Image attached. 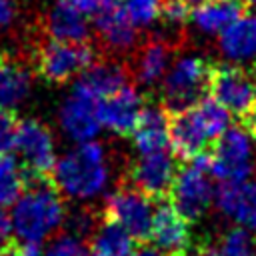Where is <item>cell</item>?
Segmentation results:
<instances>
[{"mask_svg": "<svg viewBox=\"0 0 256 256\" xmlns=\"http://www.w3.org/2000/svg\"><path fill=\"white\" fill-rule=\"evenodd\" d=\"M52 184L72 202L88 204L108 194L112 182V166L108 150L102 142L88 140L72 144L58 154L52 168Z\"/></svg>", "mask_w": 256, "mask_h": 256, "instance_id": "cell-1", "label": "cell"}, {"mask_svg": "<svg viewBox=\"0 0 256 256\" xmlns=\"http://www.w3.org/2000/svg\"><path fill=\"white\" fill-rule=\"evenodd\" d=\"M64 196L54 184H46L40 178L34 180L18 200L10 206V218L14 236L20 242H38L52 238L66 222Z\"/></svg>", "mask_w": 256, "mask_h": 256, "instance_id": "cell-2", "label": "cell"}, {"mask_svg": "<svg viewBox=\"0 0 256 256\" xmlns=\"http://www.w3.org/2000/svg\"><path fill=\"white\" fill-rule=\"evenodd\" d=\"M212 72L214 70L210 68L208 60L200 54L188 52L176 56L160 82L166 108L180 112L202 100L204 92L210 90Z\"/></svg>", "mask_w": 256, "mask_h": 256, "instance_id": "cell-3", "label": "cell"}, {"mask_svg": "<svg viewBox=\"0 0 256 256\" xmlns=\"http://www.w3.org/2000/svg\"><path fill=\"white\" fill-rule=\"evenodd\" d=\"M210 172L222 184L244 182L252 178L256 168V140L250 128L230 126L214 144Z\"/></svg>", "mask_w": 256, "mask_h": 256, "instance_id": "cell-4", "label": "cell"}, {"mask_svg": "<svg viewBox=\"0 0 256 256\" xmlns=\"http://www.w3.org/2000/svg\"><path fill=\"white\" fill-rule=\"evenodd\" d=\"M216 190L218 188H214V176L210 172V158L202 154L178 170L170 188L172 206L190 222L200 220L214 206Z\"/></svg>", "mask_w": 256, "mask_h": 256, "instance_id": "cell-5", "label": "cell"}, {"mask_svg": "<svg viewBox=\"0 0 256 256\" xmlns=\"http://www.w3.org/2000/svg\"><path fill=\"white\" fill-rule=\"evenodd\" d=\"M56 124L60 134L72 144L96 140L102 132L100 98L76 80L56 108Z\"/></svg>", "mask_w": 256, "mask_h": 256, "instance_id": "cell-6", "label": "cell"}, {"mask_svg": "<svg viewBox=\"0 0 256 256\" xmlns=\"http://www.w3.org/2000/svg\"><path fill=\"white\" fill-rule=\"evenodd\" d=\"M96 62V52L88 42H62L48 38L36 54V66L44 80L64 84L84 74Z\"/></svg>", "mask_w": 256, "mask_h": 256, "instance_id": "cell-7", "label": "cell"}, {"mask_svg": "<svg viewBox=\"0 0 256 256\" xmlns=\"http://www.w3.org/2000/svg\"><path fill=\"white\" fill-rule=\"evenodd\" d=\"M14 150L24 168L34 176L52 172L58 160L56 136L38 118H24L18 122Z\"/></svg>", "mask_w": 256, "mask_h": 256, "instance_id": "cell-8", "label": "cell"}, {"mask_svg": "<svg viewBox=\"0 0 256 256\" xmlns=\"http://www.w3.org/2000/svg\"><path fill=\"white\" fill-rule=\"evenodd\" d=\"M154 204L148 194L138 190L136 186H120L108 192L104 202L106 218L134 238H146L150 234V224L154 216Z\"/></svg>", "mask_w": 256, "mask_h": 256, "instance_id": "cell-9", "label": "cell"}, {"mask_svg": "<svg viewBox=\"0 0 256 256\" xmlns=\"http://www.w3.org/2000/svg\"><path fill=\"white\" fill-rule=\"evenodd\" d=\"M210 92L232 116H250L256 110V76L242 66L226 64L216 68Z\"/></svg>", "mask_w": 256, "mask_h": 256, "instance_id": "cell-10", "label": "cell"}, {"mask_svg": "<svg viewBox=\"0 0 256 256\" xmlns=\"http://www.w3.org/2000/svg\"><path fill=\"white\" fill-rule=\"evenodd\" d=\"M176 174V156L170 148L160 152L136 154V160L130 168L132 186H136L150 198H158L170 192Z\"/></svg>", "mask_w": 256, "mask_h": 256, "instance_id": "cell-11", "label": "cell"}, {"mask_svg": "<svg viewBox=\"0 0 256 256\" xmlns=\"http://www.w3.org/2000/svg\"><path fill=\"white\" fill-rule=\"evenodd\" d=\"M210 142H216V136L196 106L176 112L170 120V148L176 156L186 160L198 158Z\"/></svg>", "mask_w": 256, "mask_h": 256, "instance_id": "cell-12", "label": "cell"}, {"mask_svg": "<svg viewBox=\"0 0 256 256\" xmlns=\"http://www.w3.org/2000/svg\"><path fill=\"white\" fill-rule=\"evenodd\" d=\"M144 100L142 94L126 84L120 90L100 100V122L102 130L116 136H130L142 116Z\"/></svg>", "mask_w": 256, "mask_h": 256, "instance_id": "cell-13", "label": "cell"}, {"mask_svg": "<svg viewBox=\"0 0 256 256\" xmlns=\"http://www.w3.org/2000/svg\"><path fill=\"white\" fill-rule=\"evenodd\" d=\"M94 30L100 42L116 54H126L138 44L140 28L128 18L120 4H102L94 18Z\"/></svg>", "mask_w": 256, "mask_h": 256, "instance_id": "cell-14", "label": "cell"}, {"mask_svg": "<svg viewBox=\"0 0 256 256\" xmlns=\"http://www.w3.org/2000/svg\"><path fill=\"white\" fill-rule=\"evenodd\" d=\"M214 208L224 218L256 234V178L222 184L216 190Z\"/></svg>", "mask_w": 256, "mask_h": 256, "instance_id": "cell-15", "label": "cell"}, {"mask_svg": "<svg viewBox=\"0 0 256 256\" xmlns=\"http://www.w3.org/2000/svg\"><path fill=\"white\" fill-rule=\"evenodd\" d=\"M188 222L190 220L186 216H182L172 204H160L154 208L148 238L152 240L154 246H158L168 256L180 254L186 250V246L190 242Z\"/></svg>", "mask_w": 256, "mask_h": 256, "instance_id": "cell-16", "label": "cell"}, {"mask_svg": "<svg viewBox=\"0 0 256 256\" xmlns=\"http://www.w3.org/2000/svg\"><path fill=\"white\" fill-rule=\"evenodd\" d=\"M220 56L234 66L256 60V14H242L218 36Z\"/></svg>", "mask_w": 256, "mask_h": 256, "instance_id": "cell-17", "label": "cell"}, {"mask_svg": "<svg viewBox=\"0 0 256 256\" xmlns=\"http://www.w3.org/2000/svg\"><path fill=\"white\" fill-rule=\"evenodd\" d=\"M244 0H206L190 12V24L200 36H220L234 20L246 14Z\"/></svg>", "mask_w": 256, "mask_h": 256, "instance_id": "cell-18", "label": "cell"}, {"mask_svg": "<svg viewBox=\"0 0 256 256\" xmlns=\"http://www.w3.org/2000/svg\"><path fill=\"white\" fill-rule=\"evenodd\" d=\"M32 72L18 58L0 56V110L20 108L32 94Z\"/></svg>", "mask_w": 256, "mask_h": 256, "instance_id": "cell-19", "label": "cell"}, {"mask_svg": "<svg viewBox=\"0 0 256 256\" xmlns=\"http://www.w3.org/2000/svg\"><path fill=\"white\" fill-rule=\"evenodd\" d=\"M132 144L136 154L170 148V120L162 106H144L142 116L132 132Z\"/></svg>", "mask_w": 256, "mask_h": 256, "instance_id": "cell-20", "label": "cell"}, {"mask_svg": "<svg viewBox=\"0 0 256 256\" xmlns=\"http://www.w3.org/2000/svg\"><path fill=\"white\" fill-rule=\"evenodd\" d=\"M44 32L52 40L62 42H86L90 36V22L86 14L58 0L44 14Z\"/></svg>", "mask_w": 256, "mask_h": 256, "instance_id": "cell-21", "label": "cell"}, {"mask_svg": "<svg viewBox=\"0 0 256 256\" xmlns=\"http://www.w3.org/2000/svg\"><path fill=\"white\" fill-rule=\"evenodd\" d=\"M172 60V46L164 38H154L138 50L134 60V78L142 86H158Z\"/></svg>", "mask_w": 256, "mask_h": 256, "instance_id": "cell-22", "label": "cell"}, {"mask_svg": "<svg viewBox=\"0 0 256 256\" xmlns=\"http://www.w3.org/2000/svg\"><path fill=\"white\" fill-rule=\"evenodd\" d=\"M78 80L102 100L128 84V72L120 62L102 60V62H94L84 74H80Z\"/></svg>", "mask_w": 256, "mask_h": 256, "instance_id": "cell-23", "label": "cell"}, {"mask_svg": "<svg viewBox=\"0 0 256 256\" xmlns=\"http://www.w3.org/2000/svg\"><path fill=\"white\" fill-rule=\"evenodd\" d=\"M134 236L126 232L122 226L106 220L96 226L90 238L92 256H132L134 252Z\"/></svg>", "mask_w": 256, "mask_h": 256, "instance_id": "cell-24", "label": "cell"}, {"mask_svg": "<svg viewBox=\"0 0 256 256\" xmlns=\"http://www.w3.org/2000/svg\"><path fill=\"white\" fill-rule=\"evenodd\" d=\"M208 256H256V234L244 226L234 224L224 230L210 246Z\"/></svg>", "mask_w": 256, "mask_h": 256, "instance_id": "cell-25", "label": "cell"}, {"mask_svg": "<svg viewBox=\"0 0 256 256\" xmlns=\"http://www.w3.org/2000/svg\"><path fill=\"white\" fill-rule=\"evenodd\" d=\"M22 192L24 174L20 170V164L8 154H0V206L10 208Z\"/></svg>", "mask_w": 256, "mask_h": 256, "instance_id": "cell-26", "label": "cell"}, {"mask_svg": "<svg viewBox=\"0 0 256 256\" xmlns=\"http://www.w3.org/2000/svg\"><path fill=\"white\" fill-rule=\"evenodd\" d=\"M44 256H92L90 244L72 232H60L50 238L44 246Z\"/></svg>", "mask_w": 256, "mask_h": 256, "instance_id": "cell-27", "label": "cell"}, {"mask_svg": "<svg viewBox=\"0 0 256 256\" xmlns=\"http://www.w3.org/2000/svg\"><path fill=\"white\" fill-rule=\"evenodd\" d=\"M164 0H122V8L138 28H150L162 16Z\"/></svg>", "mask_w": 256, "mask_h": 256, "instance_id": "cell-28", "label": "cell"}, {"mask_svg": "<svg viewBox=\"0 0 256 256\" xmlns=\"http://www.w3.org/2000/svg\"><path fill=\"white\" fill-rule=\"evenodd\" d=\"M66 230L76 234V236H92V232L96 230L98 222H96V216L88 210V208H76L72 212L66 214Z\"/></svg>", "mask_w": 256, "mask_h": 256, "instance_id": "cell-29", "label": "cell"}, {"mask_svg": "<svg viewBox=\"0 0 256 256\" xmlns=\"http://www.w3.org/2000/svg\"><path fill=\"white\" fill-rule=\"evenodd\" d=\"M160 20L164 22L166 28H170V30H180V28L190 20L188 4H186L184 0H164Z\"/></svg>", "mask_w": 256, "mask_h": 256, "instance_id": "cell-30", "label": "cell"}, {"mask_svg": "<svg viewBox=\"0 0 256 256\" xmlns=\"http://www.w3.org/2000/svg\"><path fill=\"white\" fill-rule=\"evenodd\" d=\"M16 130H18V122L14 120L12 112L0 110V154H8L10 150H14Z\"/></svg>", "mask_w": 256, "mask_h": 256, "instance_id": "cell-31", "label": "cell"}, {"mask_svg": "<svg viewBox=\"0 0 256 256\" xmlns=\"http://www.w3.org/2000/svg\"><path fill=\"white\" fill-rule=\"evenodd\" d=\"M18 16V6L14 0H0V32L8 30Z\"/></svg>", "mask_w": 256, "mask_h": 256, "instance_id": "cell-32", "label": "cell"}, {"mask_svg": "<svg viewBox=\"0 0 256 256\" xmlns=\"http://www.w3.org/2000/svg\"><path fill=\"white\" fill-rule=\"evenodd\" d=\"M14 236V228H12V218H10V212L0 206V248L8 246L10 238Z\"/></svg>", "mask_w": 256, "mask_h": 256, "instance_id": "cell-33", "label": "cell"}, {"mask_svg": "<svg viewBox=\"0 0 256 256\" xmlns=\"http://www.w3.org/2000/svg\"><path fill=\"white\" fill-rule=\"evenodd\" d=\"M62 2H66L68 6H72V8H76L78 12H82V14H96L100 8H102V0H62Z\"/></svg>", "mask_w": 256, "mask_h": 256, "instance_id": "cell-34", "label": "cell"}, {"mask_svg": "<svg viewBox=\"0 0 256 256\" xmlns=\"http://www.w3.org/2000/svg\"><path fill=\"white\" fill-rule=\"evenodd\" d=\"M20 256H44V248L38 242H22V246L18 248Z\"/></svg>", "mask_w": 256, "mask_h": 256, "instance_id": "cell-35", "label": "cell"}, {"mask_svg": "<svg viewBox=\"0 0 256 256\" xmlns=\"http://www.w3.org/2000/svg\"><path fill=\"white\" fill-rule=\"evenodd\" d=\"M132 256H168L166 252H162L158 246L150 244V246H140V248H134Z\"/></svg>", "mask_w": 256, "mask_h": 256, "instance_id": "cell-36", "label": "cell"}, {"mask_svg": "<svg viewBox=\"0 0 256 256\" xmlns=\"http://www.w3.org/2000/svg\"><path fill=\"white\" fill-rule=\"evenodd\" d=\"M0 256H20V254H18L16 248H8V246H4V248H0Z\"/></svg>", "mask_w": 256, "mask_h": 256, "instance_id": "cell-37", "label": "cell"}, {"mask_svg": "<svg viewBox=\"0 0 256 256\" xmlns=\"http://www.w3.org/2000/svg\"><path fill=\"white\" fill-rule=\"evenodd\" d=\"M176 256H208V254L206 252H200V250H184V252H180Z\"/></svg>", "mask_w": 256, "mask_h": 256, "instance_id": "cell-38", "label": "cell"}, {"mask_svg": "<svg viewBox=\"0 0 256 256\" xmlns=\"http://www.w3.org/2000/svg\"><path fill=\"white\" fill-rule=\"evenodd\" d=\"M250 132H252V136L256 140V110L250 114Z\"/></svg>", "mask_w": 256, "mask_h": 256, "instance_id": "cell-39", "label": "cell"}, {"mask_svg": "<svg viewBox=\"0 0 256 256\" xmlns=\"http://www.w3.org/2000/svg\"><path fill=\"white\" fill-rule=\"evenodd\" d=\"M188 6H198V4H202V2H206V0H184Z\"/></svg>", "mask_w": 256, "mask_h": 256, "instance_id": "cell-40", "label": "cell"}, {"mask_svg": "<svg viewBox=\"0 0 256 256\" xmlns=\"http://www.w3.org/2000/svg\"><path fill=\"white\" fill-rule=\"evenodd\" d=\"M102 4H122V0H102Z\"/></svg>", "mask_w": 256, "mask_h": 256, "instance_id": "cell-41", "label": "cell"}, {"mask_svg": "<svg viewBox=\"0 0 256 256\" xmlns=\"http://www.w3.org/2000/svg\"><path fill=\"white\" fill-rule=\"evenodd\" d=\"M252 2H254V4H256V0H252Z\"/></svg>", "mask_w": 256, "mask_h": 256, "instance_id": "cell-42", "label": "cell"}]
</instances>
